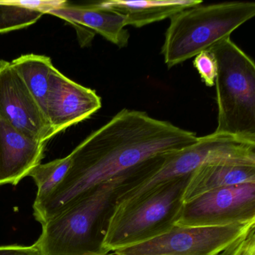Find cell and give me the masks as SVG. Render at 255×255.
<instances>
[{"instance_id": "obj_15", "label": "cell", "mask_w": 255, "mask_h": 255, "mask_svg": "<svg viewBox=\"0 0 255 255\" xmlns=\"http://www.w3.org/2000/svg\"><path fill=\"white\" fill-rule=\"evenodd\" d=\"M67 2L62 0H0V34L32 26L50 10Z\"/></svg>"}, {"instance_id": "obj_17", "label": "cell", "mask_w": 255, "mask_h": 255, "mask_svg": "<svg viewBox=\"0 0 255 255\" xmlns=\"http://www.w3.org/2000/svg\"><path fill=\"white\" fill-rule=\"evenodd\" d=\"M71 165V154L45 164H39L29 173L38 187L34 205L47 199L65 178Z\"/></svg>"}, {"instance_id": "obj_8", "label": "cell", "mask_w": 255, "mask_h": 255, "mask_svg": "<svg viewBox=\"0 0 255 255\" xmlns=\"http://www.w3.org/2000/svg\"><path fill=\"white\" fill-rule=\"evenodd\" d=\"M255 222V183L215 189L184 203L176 225L217 227Z\"/></svg>"}, {"instance_id": "obj_19", "label": "cell", "mask_w": 255, "mask_h": 255, "mask_svg": "<svg viewBox=\"0 0 255 255\" xmlns=\"http://www.w3.org/2000/svg\"><path fill=\"white\" fill-rule=\"evenodd\" d=\"M216 255H255V227Z\"/></svg>"}, {"instance_id": "obj_2", "label": "cell", "mask_w": 255, "mask_h": 255, "mask_svg": "<svg viewBox=\"0 0 255 255\" xmlns=\"http://www.w3.org/2000/svg\"><path fill=\"white\" fill-rule=\"evenodd\" d=\"M148 176L130 174L92 188L42 224L41 255H109L103 247L118 198Z\"/></svg>"}, {"instance_id": "obj_11", "label": "cell", "mask_w": 255, "mask_h": 255, "mask_svg": "<svg viewBox=\"0 0 255 255\" xmlns=\"http://www.w3.org/2000/svg\"><path fill=\"white\" fill-rule=\"evenodd\" d=\"M45 147L0 119V186H16L29 176L41 164Z\"/></svg>"}, {"instance_id": "obj_12", "label": "cell", "mask_w": 255, "mask_h": 255, "mask_svg": "<svg viewBox=\"0 0 255 255\" xmlns=\"http://www.w3.org/2000/svg\"><path fill=\"white\" fill-rule=\"evenodd\" d=\"M47 14L99 34L119 48H125L129 44L130 35L125 29V16L100 8L96 3L71 5L67 2Z\"/></svg>"}, {"instance_id": "obj_6", "label": "cell", "mask_w": 255, "mask_h": 255, "mask_svg": "<svg viewBox=\"0 0 255 255\" xmlns=\"http://www.w3.org/2000/svg\"><path fill=\"white\" fill-rule=\"evenodd\" d=\"M216 162L255 165V141L215 132L198 137L196 142L173 155L157 171L122 192L116 204L132 201L159 183L190 175L199 167Z\"/></svg>"}, {"instance_id": "obj_9", "label": "cell", "mask_w": 255, "mask_h": 255, "mask_svg": "<svg viewBox=\"0 0 255 255\" xmlns=\"http://www.w3.org/2000/svg\"><path fill=\"white\" fill-rule=\"evenodd\" d=\"M0 119L35 141L46 143L55 135L41 107L5 60H0Z\"/></svg>"}, {"instance_id": "obj_4", "label": "cell", "mask_w": 255, "mask_h": 255, "mask_svg": "<svg viewBox=\"0 0 255 255\" xmlns=\"http://www.w3.org/2000/svg\"><path fill=\"white\" fill-rule=\"evenodd\" d=\"M190 175L159 183L132 201L116 204L103 247L107 254L156 238L174 228Z\"/></svg>"}, {"instance_id": "obj_14", "label": "cell", "mask_w": 255, "mask_h": 255, "mask_svg": "<svg viewBox=\"0 0 255 255\" xmlns=\"http://www.w3.org/2000/svg\"><path fill=\"white\" fill-rule=\"evenodd\" d=\"M255 183V165L216 162L199 167L190 174L183 202L221 188Z\"/></svg>"}, {"instance_id": "obj_5", "label": "cell", "mask_w": 255, "mask_h": 255, "mask_svg": "<svg viewBox=\"0 0 255 255\" xmlns=\"http://www.w3.org/2000/svg\"><path fill=\"white\" fill-rule=\"evenodd\" d=\"M217 62L215 132L255 141V64L231 38L210 50Z\"/></svg>"}, {"instance_id": "obj_18", "label": "cell", "mask_w": 255, "mask_h": 255, "mask_svg": "<svg viewBox=\"0 0 255 255\" xmlns=\"http://www.w3.org/2000/svg\"><path fill=\"white\" fill-rule=\"evenodd\" d=\"M193 65L201 80L208 87L215 86L217 76V62L211 51H203L195 56Z\"/></svg>"}, {"instance_id": "obj_7", "label": "cell", "mask_w": 255, "mask_h": 255, "mask_svg": "<svg viewBox=\"0 0 255 255\" xmlns=\"http://www.w3.org/2000/svg\"><path fill=\"white\" fill-rule=\"evenodd\" d=\"M255 227V222L217 227L175 225L168 232L113 255H216Z\"/></svg>"}, {"instance_id": "obj_3", "label": "cell", "mask_w": 255, "mask_h": 255, "mask_svg": "<svg viewBox=\"0 0 255 255\" xmlns=\"http://www.w3.org/2000/svg\"><path fill=\"white\" fill-rule=\"evenodd\" d=\"M255 16L254 2H226L183 10L172 16L161 54L168 69L231 38Z\"/></svg>"}, {"instance_id": "obj_10", "label": "cell", "mask_w": 255, "mask_h": 255, "mask_svg": "<svg viewBox=\"0 0 255 255\" xmlns=\"http://www.w3.org/2000/svg\"><path fill=\"white\" fill-rule=\"evenodd\" d=\"M101 107L95 90L70 80L56 68L52 71L45 115L55 135L89 119Z\"/></svg>"}, {"instance_id": "obj_13", "label": "cell", "mask_w": 255, "mask_h": 255, "mask_svg": "<svg viewBox=\"0 0 255 255\" xmlns=\"http://www.w3.org/2000/svg\"><path fill=\"white\" fill-rule=\"evenodd\" d=\"M203 3L200 0H109L96 2L98 6L125 17V26L141 28L161 21L183 10Z\"/></svg>"}, {"instance_id": "obj_1", "label": "cell", "mask_w": 255, "mask_h": 255, "mask_svg": "<svg viewBox=\"0 0 255 255\" xmlns=\"http://www.w3.org/2000/svg\"><path fill=\"white\" fill-rule=\"evenodd\" d=\"M198 139L195 132L166 121L124 109L70 153L65 178L47 199L33 205L35 219L42 225L83 194L116 177L150 176Z\"/></svg>"}, {"instance_id": "obj_20", "label": "cell", "mask_w": 255, "mask_h": 255, "mask_svg": "<svg viewBox=\"0 0 255 255\" xmlns=\"http://www.w3.org/2000/svg\"><path fill=\"white\" fill-rule=\"evenodd\" d=\"M0 255H41L35 245L30 246L9 245L0 246Z\"/></svg>"}, {"instance_id": "obj_16", "label": "cell", "mask_w": 255, "mask_h": 255, "mask_svg": "<svg viewBox=\"0 0 255 255\" xmlns=\"http://www.w3.org/2000/svg\"><path fill=\"white\" fill-rule=\"evenodd\" d=\"M11 64L45 115L50 74L55 68L51 59L42 55H23Z\"/></svg>"}]
</instances>
